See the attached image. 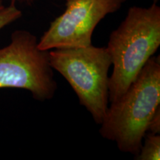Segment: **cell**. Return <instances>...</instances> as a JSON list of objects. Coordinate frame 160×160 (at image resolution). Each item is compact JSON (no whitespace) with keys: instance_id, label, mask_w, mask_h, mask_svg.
<instances>
[{"instance_id":"cell-1","label":"cell","mask_w":160,"mask_h":160,"mask_svg":"<svg viewBox=\"0 0 160 160\" xmlns=\"http://www.w3.org/2000/svg\"><path fill=\"white\" fill-rule=\"evenodd\" d=\"M160 108L159 57H151L126 91L112 102L100 133L121 151L137 156L153 115Z\"/></svg>"},{"instance_id":"cell-2","label":"cell","mask_w":160,"mask_h":160,"mask_svg":"<svg viewBox=\"0 0 160 160\" xmlns=\"http://www.w3.org/2000/svg\"><path fill=\"white\" fill-rule=\"evenodd\" d=\"M160 45V8L131 7L125 19L111 33L107 49L113 65L108 100H117L153 57Z\"/></svg>"},{"instance_id":"cell-3","label":"cell","mask_w":160,"mask_h":160,"mask_svg":"<svg viewBox=\"0 0 160 160\" xmlns=\"http://www.w3.org/2000/svg\"><path fill=\"white\" fill-rule=\"evenodd\" d=\"M49 65L70 84L96 123L101 125L108 104V71L112 65L107 48H55L48 51Z\"/></svg>"},{"instance_id":"cell-4","label":"cell","mask_w":160,"mask_h":160,"mask_svg":"<svg viewBox=\"0 0 160 160\" xmlns=\"http://www.w3.org/2000/svg\"><path fill=\"white\" fill-rule=\"evenodd\" d=\"M34 35L16 31L11 42L0 49V88H12L29 91L34 99L45 101L57 91L48 51L38 48Z\"/></svg>"},{"instance_id":"cell-5","label":"cell","mask_w":160,"mask_h":160,"mask_svg":"<svg viewBox=\"0 0 160 160\" xmlns=\"http://www.w3.org/2000/svg\"><path fill=\"white\" fill-rule=\"evenodd\" d=\"M126 0H67L63 13L53 20L37 44L42 51L91 45L95 28Z\"/></svg>"},{"instance_id":"cell-6","label":"cell","mask_w":160,"mask_h":160,"mask_svg":"<svg viewBox=\"0 0 160 160\" xmlns=\"http://www.w3.org/2000/svg\"><path fill=\"white\" fill-rule=\"evenodd\" d=\"M139 160L160 159V137L159 134L149 133L145 138V144L142 145L139 153L136 156Z\"/></svg>"},{"instance_id":"cell-7","label":"cell","mask_w":160,"mask_h":160,"mask_svg":"<svg viewBox=\"0 0 160 160\" xmlns=\"http://www.w3.org/2000/svg\"><path fill=\"white\" fill-rule=\"evenodd\" d=\"M22 17V11L12 2L8 7H5L0 11V30L8 25Z\"/></svg>"},{"instance_id":"cell-8","label":"cell","mask_w":160,"mask_h":160,"mask_svg":"<svg viewBox=\"0 0 160 160\" xmlns=\"http://www.w3.org/2000/svg\"><path fill=\"white\" fill-rule=\"evenodd\" d=\"M148 131H150L152 133H156V134H159L160 133V108H158L152 118Z\"/></svg>"},{"instance_id":"cell-9","label":"cell","mask_w":160,"mask_h":160,"mask_svg":"<svg viewBox=\"0 0 160 160\" xmlns=\"http://www.w3.org/2000/svg\"><path fill=\"white\" fill-rule=\"evenodd\" d=\"M4 8H5V6H4V5H3L2 1V0H0V11H1L2 9H3Z\"/></svg>"}]
</instances>
